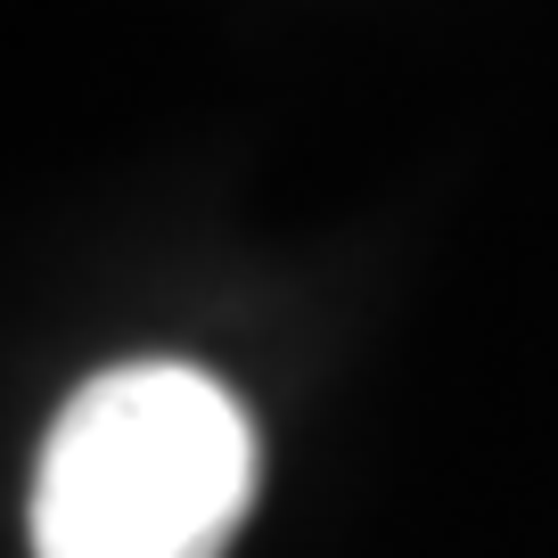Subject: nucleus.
Listing matches in <instances>:
<instances>
[{"mask_svg":"<svg viewBox=\"0 0 558 558\" xmlns=\"http://www.w3.org/2000/svg\"><path fill=\"white\" fill-rule=\"evenodd\" d=\"M255 501V427L197 362H116L34 460V558H222Z\"/></svg>","mask_w":558,"mask_h":558,"instance_id":"obj_1","label":"nucleus"}]
</instances>
